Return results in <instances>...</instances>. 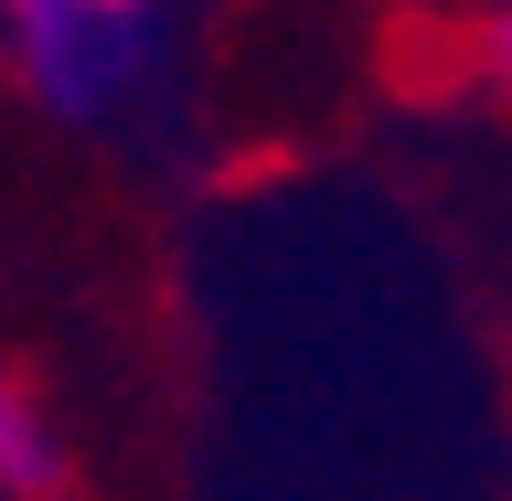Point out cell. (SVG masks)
<instances>
[{
  "instance_id": "cell-1",
  "label": "cell",
  "mask_w": 512,
  "mask_h": 501,
  "mask_svg": "<svg viewBox=\"0 0 512 501\" xmlns=\"http://www.w3.org/2000/svg\"><path fill=\"white\" fill-rule=\"evenodd\" d=\"M0 32L22 54V86L75 128L118 118L150 86V54H160L150 0H0Z\"/></svg>"
},
{
  "instance_id": "cell-2",
  "label": "cell",
  "mask_w": 512,
  "mask_h": 501,
  "mask_svg": "<svg viewBox=\"0 0 512 501\" xmlns=\"http://www.w3.org/2000/svg\"><path fill=\"white\" fill-rule=\"evenodd\" d=\"M64 480V448H54V427H43V406H32L22 384H0V491H54Z\"/></svg>"
},
{
  "instance_id": "cell-3",
  "label": "cell",
  "mask_w": 512,
  "mask_h": 501,
  "mask_svg": "<svg viewBox=\"0 0 512 501\" xmlns=\"http://www.w3.org/2000/svg\"><path fill=\"white\" fill-rule=\"evenodd\" d=\"M480 75H491V86H512V11H491V22H480Z\"/></svg>"
}]
</instances>
